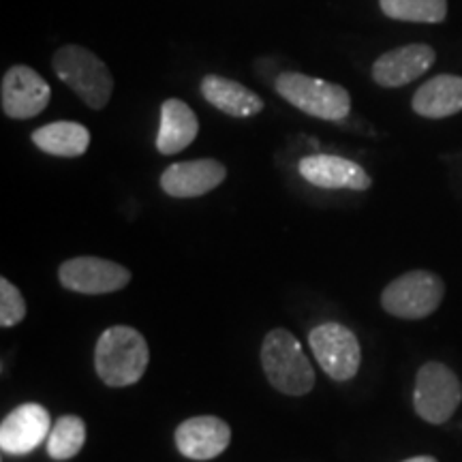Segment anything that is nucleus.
<instances>
[{"mask_svg":"<svg viewBox=\"0 0 462 462\" xmlns=\"http://www.w3.org/2000/svg\"><path fill=\"white\" fill-rule=\"evenodd\" d=\"M231 443L227 421L215 415H198L184 420L176 429V448L190 460H212L221 456Z\"/></svg>","mask_w":462,"mask_h":462,"instance_id":"4468645a","label":"nucleus"},{"mask_svg":"<svg viewBox=\"0 0 462 462\" xmlns=\"http://www.w3.org/2000/svg\"><path fill=\"white\" fill-rule=\"evenodd\" d=\"M404 462H437V458H432V456H413V458H409Z\"/></svg>","mask_w":462,"mask_h":462,"instance_id":"4be33fe9","label":"nucleus"},{"mask_svg":"<svg viewBox=\"0 0 462 462\" xmlns=\"http://www.w3.org/2000/svg\"><path fill=\"white\" fill-rule=\"evenodd\" d=\"M150 362L146 338L135 328H107L97 340L95 368L109 388L135 385L143 377Z\"/></svg>","mask_w":462,"mask_h":462,"instance_id":"f257e3e1","label":"nucleus"},{"mask_svg":"<svg viewBox=\"0 0 462 462\" xmlns=\"http://www.w3.org/2000/svg\"><path fill=\"white\" fill-rule=\"evenodd\" d=\"M86 443V424L78 415H62L51 426L48 437V454L54 460H69L79 454Z\"/></svg>","mask_w":462,"mask_h":462,"instance_id":"aec40b11","label":"nucleus"},{"mask_svg":"<svg viewBox=\"0 0 462 462\" xmlns=\"http://www.w3.org/2000/svg\"><path fill=\"white\" fill-rule=\"evenodd\" d=\"M437 51L426 43L390 50L373 62V79L383 88H401L420 79L435 65Z\"/></svg>","mask_w":462,"mask_h":462,"instance_id":"9b49d317","label":"nucleus"},{"mask_svg":"<svg viewBox=\"0 0 462 462\" xmlns=\"http://www.w3.org/2000/svg\"><path fill=\"white\" fill-rule=\"evenodd\" d=\"M31 140L42 152L51 157L78 159L90 146V131L79 123H69V120H58L32 131Z\"/></svg>","mask_w":462,"mask_h":462,"instance_id":"a211bd4d","label":"nucleus"},{"mask_svg":"<svg viewBox=\"0 0 462 462\" xmlns=\"http://www.w3.org/2000/svg\"><path fill=\"white\" fill-rule=\"evenodd\" d=\"M300 176L306 182L319 189H346V190H368L373 187V178L356 161L334 157V154H310L298 165Z\"/></svg>","mask_w":462,"mask_h":462,"instance_id":"f8f14e48","label":"nucleus"},{"mask_svg":"<svg viewBox=\"0 0 462 462\" xmlns=\"http://www.w3.org/2000/svg\"><path fill=\"white\" fill-rule=\"evenodd\" d=\"M385 17L418 24H441L448 15V0H379Z\"/></svg>","mask_w":462,"mask_h":462,"instance_id":"6ab92c4d","label":"nucleus"},{"mask_svg":"<svg viewBox=\"0 0 462 462\" xmlns=\"http://www.w3.org/2000/svg\"><path fill=\"white\" fill-rule=\"evenodd\" d=\"M204 99L217 107L218 112L231 116V118H251L263 112L262 97L248 90L234 79L223 78V75H206L199 86Z\"/></svg>","mask_w":462,"mask_h":462,"instance_id":"2eb2a0df","label":"nucleus"},{"mask_svg":"<svg viewBox=\"0 0 462 462\" xmlns=\"http://www.w3.org/2000/svg\"><path fill=\"white\" fill-rule=\"evenodd\" d=\"M262 366L270 385L287 396H304L313 390V364L289 330L276 328L268 332L262 345Z\"/></svg>","mask_w":462,"mask_h":462,"instance_id":"f03ea898","label":"nucleus"},{"mask_svg":"<svg viewBox=\"0 0 462 462\" xmlns=\"http://www.w3.org/2000/svg\"><path fill=\"white\" fill-rule=\"evenodd\" d=\"M227 170L215 159L182 161L167 167L161 176V189L170 198L190 199L215 190L225 180Z\"/></svg>","mask_w":462,"mask_h":462,"instance_id":"ddd939ff","label":"nucleus"},{"mask_svg":"<svg viewBox=\"0 0 462 462\" xmlns=\"http://www.w3.org/2000/svg\"><path fill=\"white\" fill-rule=\"evenodd\" d=\"M51 418L43 404L26 402L14 409L0 424V448L5 454H31L50 437Z\"/></svg>","mask_w":462,"mask_h":462,"instance_id":"9d476101","label":"nucleus"},{"mask_svg":"<svg viewBox=\"0 0 462 462\" xmlns=\"http://www.w3.org/2000/svg\"><path fill=\"white\" fill-rule=\"evenodd\" d=\"M462 401V385L452 368L441 362H426L415 374L413 407L429 424H446Z\"/></svg>","mask_w":462,"mask_h":462,"instance_id":"423d86ee","label":"nucleus"},{"mask_svg":"<svg viewBox=\"0 0 462 462\" xmlns=\"http://www.w3.org/2000/svg\"><path fill=\"white\" fill-rule=\"evenodd\" d=\"M413 112L421 118H448L462 112V78L460 75H437L421 84L413 95Z\"/></svg>","mask_w":462,"mask_h":462,"instance_id":"f3484780","label":"nucleus"},{"mask_svg":"<svg viewBox=\"0 0 462 462\" xmlns=\"http://www.w3.org/2000/svg\"><path fill=\"white\" fill-rule=\"evenodd\" d=\"M446 285L429 270H413L398 276L381 293V306L385 313L398 319H424L441 306Z\"/></svg>","mask_w":462,"mask_h":462,"instance_id":"39448f33","label":"nucleus"},{"mask_svg":"<svg viewBox=\"0 0 462 462\" xmlns=\"http://www.w3.org/2000/svg\"><path fill=\"white\" fill-rule=\"evenodd\" d=\"M51 67L90 109H103L112 99L114 78L106 62L82 45H62L51 58Z\"/></svg>","mask_w":462,"mask_h":462,"instance_id":"7ed1b4c3","label":"nucleus"},{"mask_svg":"<svg viewBox=\"0 0 462 462\" xmlns=\"http://www.w3.org/2000/svg\"><path fill=\"white\" fill-rule=\"evenodd\" d=\"M26 317V302L20 289L7 279H0V326L14 328Z\"/></svg>","mask_w":462,"mask_h":462,"instance_id":"412c9836","label":"nucleus"},{"mask_svg":"<svg viewBox=\"0 0 462 462\" xmlns=\"http://www.w3.org/2000/svg\"><path fill=\"white\" fill-rule=\"evenodd\" d=\"M309 345L321 371L334 381H351L360 371L362 349L357 337L340 323H321L309 334Z\"/></svg>","mask_w":462,"mask_h":462,"instance_id":"0eeeda50","label":"nucleus"},{"mask_svg":"<svg viewBox=\"0 0 462 462\" xmlns=\"http://www.w3.org/2000/svg\"><path fill=\"white\" fill-rule=\"evenodd\" d=\"M199 133V120L187 103L167 99L161 106V125L157 135V150L165 157L182 152L195 142Z\"/></svg>","mask_w":462,"mask_h":462,"instance_id":"dca6fc26","label":"nucleus"},{"mask_svg":"<svg viewBox=\"0 0 462 462\" xmlns=\"http://www.w3.org/2000/svg\"><path fill=\"white\" fill-rule=\"evenodd\" d=\"M60 285L84 296L120 291L131 282V273L120 263L101 257H73L58 270Z\"/></svg>","mask_w":462,"mask_h":462,"instance_id":"6e6552de","label":"nucleus"},{"mask_svg":"<svg viewBox=\"0 0 462 462\" xmlns=\"http://www.w3.org/2000/svg\"><path fill=\"white\" fill-rule=\"evenodd\" d=\"M50 97V84L31 67L15 65L3 75L0 101H3L5 116H9V118H34L48 107Z\"/></svg>","mask_w":462,"mask_h":462,"instance_id":"1a4fd4ad","label":"nucleus"},{"mask_svg":"<svg viewBox=\"0 0 462 462\" xmlns=\"http://www.w3.org/2000/svg\"><path fill=\"white\" fill-rule=\"evenodd\" d=\"M274 88L287 103L313 118L340 123L351 112V97L343 86L309 78L304 73H281L276 78Z\"/></svg>","mask_w":462,"mask_h":462,"instance_id":"20e7f679","label":"nucleus"}]
</instances>
